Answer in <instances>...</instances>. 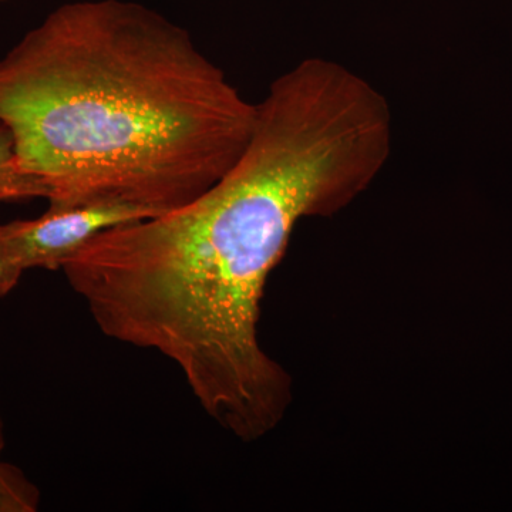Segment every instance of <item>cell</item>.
Here are the masks:
<instances>
[{"instance_id":"cell-1","label":"cell","mask_w":512,"mask_h":512,"mask_svg":"<svg viewBox=\"0 0 512 512\" xmlns=\"http://www.w3.org/2000/svg\"><path fill=\"white\" fill-rule=\"evenodd\" d=\"M392 111L359 74L306 59L274 80L251 141L184 207L101 232L62 266L107 338L173 362L242 441L279 426L292 379L259 342L265 285L302 218L332 217L392 153Z\"/></svg>"},{"instance_id":"cell-2","label":"cell","mask_w":512,"mask_h":512,"mask_svg":"<svg viewBox=\"0 0 512 512\" xmlns=\"http://www.w3.org/2000/svg\"><path fill=\"white\" fill-rule=\"evenodd\" d=\"M255 120L187 30L134 2L60 6L0 60V123L49 207L177 210L237 164Z\"/></svg>"},{"instance_id":"cell-3","label":"cell","mask_w":512,"mask_h":512,"mask_svg":"<svg viewBox=\"0 0 512 512\" xmlns=\"http://www.w3.org/2000/svg\"><path fill=\"white\" fill-rule=\"evenodd\" d=\"M160 212L126 202H93L76 207H49L35 220L0 225V242L23 269H62L87 242L120 225L150 220Z\"/></svg>"},{"instance_id":"cell-4","label":"cell","mask_w":512,"mask_h":512,"mask_svg":"<svg viewBox=\"0 0 512 512\" xmlns=\"http://www.w3.org/2000/svg\"><path fill=\"white\" fill-rule=\"evenodd\" d=\"M49 198V188L39 178L22 170L16 156L15 140L0 123V202Z\"/></svg>"},{"instance_id":"cell-5","label":"cell","mask_w":512,"mask_h":512,"mask_svg":"<svg viewBox=\"0 0 512 512\" xmlns=\"http://www.w3.org/2000/svg\"><path fill=\"white\" fill-rule=\"evenodd\" d=\"M5 433L0 419V512H35L39 508L40 493L18 467L2 460Z\"/></svg>"},{"instance_id":"cell-6","label":"cell","mask_w":512,"mask_h":512,"mask_svg":"<svg viewBox=\"0 0 512 512\" xmlns=\"http://www.w3.org/2000/svg\"><path fill=\"white\" fill-rule=\"evenodd\" d=\"M23 272L25 271L13 261L12 256L8 254V251L0 242V298L8 295L18 285Z\"/></svg>"},{"instance_id":"cell-7","label":"cell","mask_w":512,"mask_h":512,"mask_svg":"<svg viewBox=\"0 0 512 512\" xmlns=\"http://www.w3.org/2000/svg\"><path fill=\"white\" fill-rule=\"evenodd\" d=\"M0 2H5V0H0Z\"/></svg>"}]
</instances>
